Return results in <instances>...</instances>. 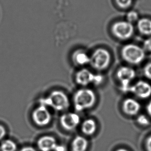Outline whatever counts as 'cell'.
I'll use <instances>...</instances> for the list:
<instances>
[{
	"label": "cell",
	"mask_w": 151,
	"mask_h": 151,
	"mask_svg": "<svg viewBox=\"0 0 151 151\" xmlns=\"http://www.w3.org/2000/svg\"><path fill=\"white\" fill-rule=\"evenodd\" d=\"M55 151H66V149L64 146L61 145H57L55 148Z\"/></svg>",
	"instance_id": "26"
},
{
	"label": "cell",
	"mask_w": 151,
	"mask_h": 151,
	"mask_svg": "<svg viewBox=\"0 0 151 151\" xmlns=\"http://www.w3.org/2000/svg\"><path fill=\"white\" fill-rule=\"evenodd\" d=\"M137 121L139 125L143 126H149L151 123L149 118L144 114L139 115L137 119Z\"/></svg>",
	"instance_id": "18"
},
{
	"label": "cell",
	"mask_w": 151,
	"mask_h": 151,
	"mask_svg": "<svg viewBox=\"0 0 151 151\" xmlns=\"http://www.w3.org/2000/svg\"><path fill=\"white\" fill-rule=\"evenodd\" d=\"M97 124L94 120L88 119L82 123L81 130L82 132L87 136H91L96 132Z\"/></svg>",
	"instance_id": "15"
},
{
	"label": "cell",
	"mask_w": 151,
	"mask_h": 151,
	"mask_svg": "<svg viewBox=\"0 0 151 151\" xmlns=\"http://www.w3.org/2000/svg\"><path fill=\"white\" fill-rule=\"evenodd\" d=\"M117 4L121 8L126 9L130 6L132 3V0H116Z\"/></svg>",
	"instance_id": "20"
},
{
	"label": "cell",
	"mask_w": 151,
	"mask_h": 151,
	"mask_svg": "<svg viewBox=\"0 0 151 151\" xmlns=\"http://www.w3.org/2000/svg\"><path fill=\"white\" fill-rule=\"evenodd\" d=\"M32 119L38 126H46L50 122L51 115L47 107L40 105L33 112Z\"/></svg>",
	"instance_id": "7"
},
{
	"label": "cell",
	"mask_w": 151,
	"mask_h": 151,
	"mask_svg": "<svg viewBox=\"0 0 151 151\" xmlns=\"http://www.w3.org/2000/svg\"><path fill=\"white\" fill-rule=\"evenodd\" d=\"M72 59L74 63L79 66H83L90 63V58L81 50L76 51L73 55Z\"/></svg>",
	"instance_id": "13"
},
{
	"label": "cell",
	"mask_w": 151,
	"mask_h": 151,
	"mask_svg": "<svg viewBox=\"0 0 151 151\" xmlns=\"http://www.w3.org/2000/svg\"><path fill=\"white\" fill-rule=\"evenodd\" d=\"M96 100L95 92L90 88H81L77 91L73 96L74 107L78 112L90 109Z\"/></svg>",
	"instance_id": "1"
},
{
	"label": "cell",
	"mask_w": 151,
	"mask_h": 151,
	"mask_svg": "<svg viewBox=\"0 0 151 151\" xmlns=\"http://www.w3.org/2000/svg\"><path fill=\"white\" fill-rule=\"evenodd\" d=\"M129 92L140 99H148L151 96V85L147 81L139 80L132 86L131 85Z\"/></svg>",
	"instance_id": "8"
},
{
	"label": "cell",
	"mask_w": 151,
	"mask_h": 151,
	"mask_svg": "<svg viewBox=\"0 0 151 151\" xmlns=\"http://www.w3.org/2000/svg\"><path fill=\"white\" fill-rule=\"evenodd\" d=\"M116 151H128V150H127L126 149H123V148H121V149H118Z\"/></svg>",
	"instance_id": "29"
},
{
	"label": "cell",
	"mask_w": 151,
	"mask_h": 151,
	"mask_svg": "<svg viewBox=\"0 0 151 151\" xmlns=\"http://www.w3.org/2000/svg\"><path fill=\"white\" fill-rule=\"evenodd\" d=\"M20 151H36V150L32 147H27L22 148Z\"/></svg>",
	"instance_id": "27"
},
{
	"label": "cell",
	"mask_w": 151,
	"mask_h": 151,
	"mask_svg": "<svg viewBox=\"0 0 151 151\" xmlns=\"http://www.w3.org/2000/svg\"><path fill=\"white\" fill-rule=\"evenodd\" d=\"M88 141L81 136L76 137L71 143L73 151H86L88 147Z\"/></svg>",
	"instance_id": "14"
},
{
	"label": "cell",
	"mask_w": 151,
	"mask_h": 151,
	"mask_svg": "<svg viewBox=\"0 0 151 151\" xmlns=\"http://www.w3.org/2000/svg\"><path fill=\"white\" fill-rule=\"evenodd\" d=\"M145 147L147 151H151V135L147 138L145 142Z\"/></svg>",
	"instance_id": "24"
},
{
	"label": "cell",
	"mask_w": 151,
	"mask_h": 151,
	"mask_svg": "<svg viewBox=\"0 0 151 151\" xmlns=\"http://www.w3.org/2000/svg\"><path fill=\"white\" fill-rule=\"evenodd\" d=\"M136 71L128 66H122L118 69L116 76L121 83L120 90L123 92L129 93L132 80L136 77Z\"/></svg>",
	"instance_id": "5"
},
{
	"label": "cell",
	"mask_w": 151,
	"mask_h": 151,
	"mask_svg": "<svg viewBox=\"0 0 151 151\" xmlns=\"http://www.w3.org/2000/svg\"><path fill=\"white\" fill-rule=\"evenodd\" d=\"M16 149L17 146L16 143L11 140L4 141L1 145V150L2 151H16Z\"/></svg>",
	"instance_id": "17"
},
{
	"label": "cell",
	"mask_w": 151,
	"mask_h": 151,
	"mask_svg": "<svg viewBox=\"0 0 151 151\" xmlns=\"http://www.w3.org/2000/svg\"><path fill=\"white\" fill-rule=\"evenodd\" d=\"M90 58L91 65L94 68L98 70H103L106 69L111 61L110 53L104 49H97L93 53Z\"/></svg>",
	"instance_id": "4"
},
{
	"label": "cell",
	"mask_w": 151,
	"mask_h": 151,
	"mask_svg": "<svg viewBox=\"0 0 151 151\" xmlns=\"http://www.w3.org/2000/svg\"><path fill=\"white\" fill-rule=\"evenodd\" d=\"M122 55L127 63L137 65L145 59V53L143 49L134 44L126 45L122 50Z\"/></svg>",
	"instance_id": "3"
},
{
	"label": "cell",
	"mask_w": 151,
	"mask_h": 151,
	"mask_svg": "<svg viewBox=\"0 0 151 151\" xmlns=\"http://www.w3.org/2000/svg\"><path fill=\"white\" fill-rule=\"evenodd\" d=\"M80 118L77 113H65L61 116L60 123L63 128L67 130L75 129L80 123Z\"/></svg>",
	"instance_id": "9"
},
{
	"label": "cell",
	"mask_w": 151,
	"mask_h": 151,
	"mask_svg": "<svg viewBox=\"0 0 151 151\" xmlns=\"http://www.w3.org/2000/svg\"><path fill=\"white\" fill-rule=\"evenodd\" d=\"M96 74L87 69H82L76 75V81L78 84L82 86H87L89 84H94Z\"/></svg>",
	"instance_id": "10"
},
{
	"label": "cell",
	"mask_w": 151,
	"mask_h": 151,
	"mask_svg": "<svg viewBox=\"0 0 151 151\" xmlns=\"http://www.w3.org/2000/svg\"><path fill=\"white\" fill-rule=\"evenodd\" d=\"M104 80V76L100 74H96L95 76V85L99 86L103 83Z\"/></svg>",
	"instance_id": "22"
},
{
	"label": "cell",
	"mask_w": 151,
	"mask_h": 151,
	"mask_svg": "<svg viewBox=\"0 0 151 151\" xmlns=\"http://www.w3.org/2000/svg\"><path fill=\"white\" fill-rule=\"evenodd\" d=\"M143 73L146 78L151 80V63L145 66L143 69Z\"/></svg>",
	"instance_id": "21"
},
{
	"label": "cell",
	"mask_w": 151,
	"mask_h": 151,
	"mask_svg": "<svg viewBox=\"0 0 151 151\" xmlns=\"http://www.w3.org/2000/svg\"><path fill=\"white\" fill-rule=\"evenodd\" d=\"M40 105L49 106L58 111H63L69 106V101L67 95L60 91H55L45 99H41Z\"/></svg>",
	"instance_id": "2"
},
{
	"label": "cell",
	"mask_w": 151,
	"mask_h": 151,
	"mask_svg": "<svg viewBox=\"0 0 151 151\" xmlns=\"http://www.w3.org/2000/svg\"><path fill=\"white\" fill-rule=\"evenodd\" d=\"M138 19V14L135 11H130L127 14V20L132 23L137 21Z\"/></svg>",
	"instance_id": "19"
},
{
	"label": "cell",
	"mask_w": 151,
	"mask_h": 151,
	"mask_svg": "<svg viewBox=\"0 0 151 151\" xmlns=\"http://www.w3.org/2000/svg\"><path fill=\"white\" fill-rule=\"evenodd\" d=\"M112 31L116 37L125 40L132 36L134 32V27L132 23L128 21H119L113 24Z\"/></svg>",
	"instance_id": "6"
},
{
	"label": "cell",
	"mask_w": 151,
	"mask_h": 151,
	"mask_svg": "<svg viewBox=\"0 0 151 151\" xmlns=\"http://www.w3.org/2000/svg\"><path fill=\"white\" fill-rule=\"evenodd\" d=\"M147 111L148 114L151 117V101H150L147 105Z\"/></svg>",
	"instance_id": "28"
},
{
	"label": "cell",
	"mask_w": 151,
	"mask_h": 151,
	"mask_svg": "<svg viewBox=\"0 0 151 151\" xmlns=\"http://www.w3.org/2000/svg\"><path fill=\"white\" fill-rule=\"evenodd\" d=\"M57 141L53 137L45 136L39 139L37 145L41 151H51L55 150L57 146Z\"/></svg>",
	"instance_id": "12"
},
{
	"label": "cell",
	"mask_w": 151,
	"mask_h": 151,
	"mask_svg": "<svg viewBox=\"0 0 151 151\" xmlns=\"http://www.w3.org/2000/svg\"><path fill=\"white\" fill-rule=\"evenodd\" d=\"M6 134V131L4 127L0 125V140L3 138Z\"/></svg>",
	"instance_id": "25"
},
{
	"label": "cell",
	"mask_w": 151,
	"mask_h": 151,
	"mask_svg": "<svg viewBox=\"0 0 151 151\" xmlns=\"http://www.w3.org/2000/svg\"><path fill=\"white\" fill-rule=\"evenodd\" d=\"M143 47L145 50L151 51V37L145 40L143 43Z\"/></svg>",
	"instance_id": "23"
},
{
	"label": "cell",
	"mask_w": 151,
	"mask_h": 151,
	"mask_svg": "<svg viewBox=\"0 0 151 151\" xmlns=\"http://www.w3.org/2000/svg\"><path fill=\"white\" fill-rule=\"evenodd\" d=\"M122 109L124 113L127 115L136 116L140 110V104L134 99L132 98L126 99L123 103Z\"/></svg>",
	"instance_id": "11"
},
{
	"label": "cell",
	"mask_w": 151,
	"mask_h": 151,
	"mask_svg": "<svg viewBox=\"0 0 151 151\" xmlns=\"http://www.w3.org/2000/svg\"><path fill=\"white\" fill-rule=\"evenodd\" d=\"M137 27L141 33L145 35H151V20L147 18H142L139 20Z\"/></svg>",
	"instance_id": "16"
}]
</instances>
